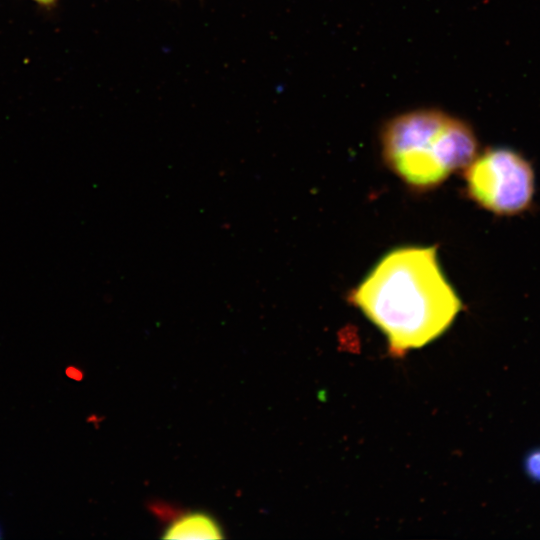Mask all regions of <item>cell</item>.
<instances>
[{"mask_svg":"<svg viewBox=\"0 0 540 540\" xmlns=\"http://www.w3.org/2000/svg\"><path fill=\"white\" fill-rule=\"evenodd\" d=\"M347 299L384 333L393 357L438 338L463 308L442 272L436 246L389 251Z\"/></svg>","mask_w":540,"mask_h":540,"instance_id":"obj_1","label":"cell"},{"mask_svg":"<svg viewBox=\"0 0 540 540\" xmlns=\"http://www.w3.org/2000/svg\"><path fill=\"white\" fill-rule=\"evenodd\" d=\"M35 1H37L39 3H42V4H50V3L54 2V0H35Z\"/></svg>","mask_w":540,"mask_h":540,"instance_id":"obj_6","label":"cell"},{"mask_svg":"<svg viewBox=\"0 0 540 540\" xmlns=\"http://www.w3.org/2000/svg\"><path fill=\"white\" fill-rule=\"evenodd\" d=\"M385 164L410 188L425 191L464 170L478 141L463 120L436 109H417L390 119L381 132Z\"/></svg>","mask_w":540,"mask_h":540,"instance_id":"obj_2","label":"cell"},{"mask_svg":"<svg viewBox=\"0 0 540 540\" xmlns=\"http://www.w3.org/2000/svg\"><path fill=\"white\" fill-rule=\"evenodd\" d=\"M525 467L529 476L535 480H540V450L528 455Z\"/></svg>","mask_w":540,"mask_h":540,"instance_id":"obj_5","label":"cell"},{"mask_svg":"<svg viewBox=\"0 0 540 540\" xmlns=\"http://www.w3.org/2000/svg\"><path fill=\"white\" fill-rule=\"evenodd\" d=\"M463 171L467 196L488 212L513 216L527 211L532 204L533 167L511 148H488L477 154Z\"/></svg>","mask_w":540,"mask_h":540,"instance_id":"obj_3","label":"cell"},{"mask_svg":"<svg viewBox=\"0 0 540 540\" xmlns=\"http://www.w3.org/2000/svg\"><path fill=\"white\" fill-rule=\"evenodd\" d=\"M223 530L211 515L190 512L175 519L164 531L163 539H222Z\"/></svg>","mask_w":540,"mask_h":540,"instance_id":"obj_4","label":"cell"},{"mask_svg":"<svg viewBox=\"0 0 540 540\" xmlns=\"http://www.w3.org/2000/svg\"><path fill=\"white\" fill-rule=\"evenodd\" d=\"M2 533H3V531H2L1 526H0V538H2Z\"/></svg>","mask_w":540,"mask_h":540,"instance_id":"obj_7","label":"cell"}]
</instances>
